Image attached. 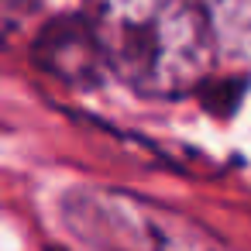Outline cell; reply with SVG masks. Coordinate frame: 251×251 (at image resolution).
I'll return each mask as SVG.
<instances>
[{"mask_svg":"<svg viewBox=\"0 0 251 251\" xmlns=\"http://www.w3.org/2000/svg\"><path fill=\"white\" fill-rule=\"evenodd\" d=\"M21 18V0H0V42H4Z\"/></svg>","mask_w":251,"mask_h":251,"instance_id":"cell-4","label":"cell"},{"mask_svg":"<svg viewBox=\"0 0 251 251\" xmlns=\"http://www.w3.org/2000/svg\"><path fill=\"white\" fill-rule=\"evenodd\" d=\"M107 69L141 97H186L210 79L217 31L206 0H86Z\"/></svg>","mask_w":251,"mask_h":251,"instance_id":"cell-1","label":"cell"},{"mask_svg":"<svg viewBox=\"0 0 251 251\" xmlns=\"http://www.w3.org/2000/svg\"><path fill=\"white\" fill-rule=\"evenodd\" d=\"M31 55L42 73L69 83L76 90H93L110 73L90 18H79V14H62V18L49 21L38 31Z\"/></svg>","mask_w":251,"mask_h":251,"instance_id":"cell-2","label":"cell"},{"mask_svg":"<svg viewBox=\"0 0 251 251\" xmlns=\"http://www.w3.org/2000/svg\"><path fill=\"white\" fill-rule=\"evenodd\" d=\"M244 79H220V83H203L200 90H203V100H206V107L213 110V114H230L237 103H241V97H244Z\"/></svg>","mask_w":251,"mask_h":251,"instance_id":"cell-3","label":"cell"}]
</instances>
